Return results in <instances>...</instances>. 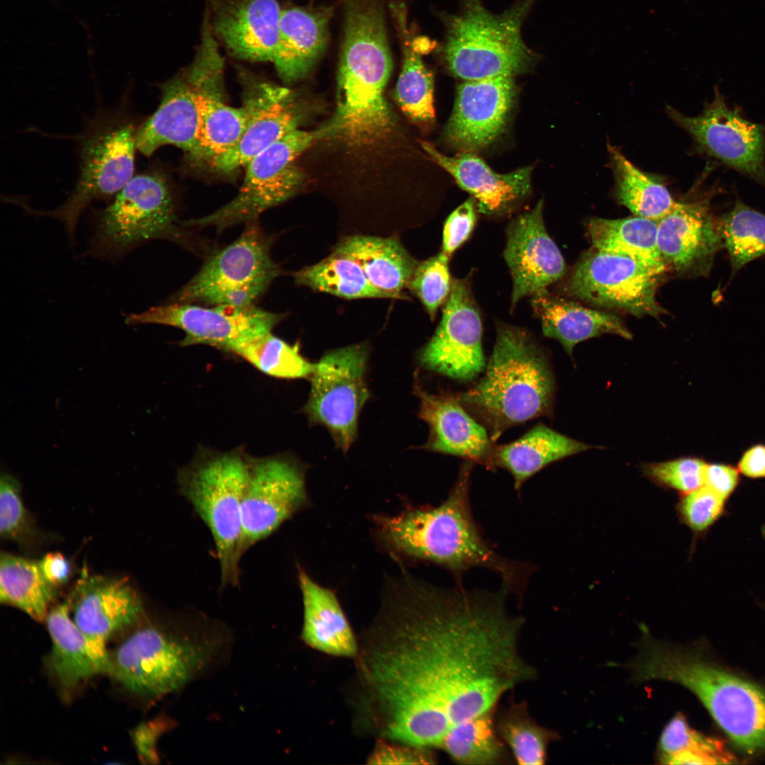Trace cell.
I'll return each mask as SVG.
<instances>
[{
    "instance_id": "6da1fadb",
    "label": "cell",
    "mask_w": 765,
    "mask_h": 765,
    "mask_svg": "<svg viewBox=\"0 0 765 765\" xmlns=\"http://www.w3.org/2000/svg\"><path fill=\"white\" fill-rule=\"evenodd\" d=\"M399 584L358 647L360 674L383 737L446 752L537 678L520 649L524 619L510 612L504 586Z\"/></svg>"
},
{
    "instance_id": "7a4b0ae2",
    "label": "cell",
    "mask_w": 765,
    "mask_h": 765,
    "mask_svg": "<svg viewBox=\"0 0 765 765\" xmlns=\"http://www.w3.org/2000/svg\"><path fill=\"white\" fill-rule=\"evenodd\" d=\"M472 465V461L465 462L447 498L439 505L377 517L378 538L392 552L438 565L458 579L472 568L492 571L521 599L533 567L500 555L483 537L471 509Z\"/></svg>"
},
{
    "instance_id": "3957f363",
    "label": "cell",
    "mask_w": 765,
    "mask_h": 765,
    "mask_svg": "<svg viewBox=\"0 0 765 765\" xmlns=\"http://www.w3.org/2000/svg\"><path fill=\"white\" fill-rule=\"evenodd\" d=\"M227 627L198 613L134 630L111 656L113 676L131 693L150 701L176 693L227 657Z\"/></svg>"
},
{
    "instance_id": "277c9868",
    "label": "cell",
    "mask_w": 765,
    "mask_h": 765,
    "mask_svg": "<svg viewBox=\"0 0 765 765\" xmlns=\"http://www.w3.org/2000/svg\"><path fill=\"white\" fill-rule=\"evenodd\" d=\"M633 679L674 682L692 692L742 752L765 750V689L722 669L696 650L657 640L646 630L629 664Z\"/></svg>"
},
{
    "instance_id": "5b68a950",
    "label": "cell",
    "mask_w": 765,
    "mask_h": 765,
    "mask_svg": "<svg viewBox=\"0 0 765 765\" xmlns=\"http://www.w3.org/2000/svg\"><path fill=\"white\" fill-rule=\"evenodd\" d=\"M497 337L483 378L457 399L489 426L491 439L549 412L555 391L548 358L526 330L497 323Z\"/></svg>"
},
{
    "instance_id": "8992f818",
    "label": "cell",
    "mask_w": 765,
    "mask_h": 765,
    "mask_svg": "<svg viewBox=\"0 0 765 765\" xmlns=\"http://www.w3.org/2000/svg\"><path fill=\"white\" fill-rule=\"evenodd\" d=\"M531 4L517 3L500 14L479 0H464L461 11L447 21L443 55L450 71L465 81L523 72L534 56L521 37Z\"/></svg>"
},
{
    "instance_id": "52a82bcc",
    "label": "cell",
    "mask_w": 765,
    "mask_h": 765,
    "mask_svg": "<svg viewBox=\"0 0 765 765\" xmlns=\"http://www.w3.org/2000/svg\"><path fill=\"white\" fill-rule=\"evenodd\" d=\"M249 477V460L231 452L200 459L178 477L180 493L212 535L222 589L239 584L242 506Z\"/></svg>"
},
{
    "instance_id": "ba28073f",
    "label": "cell",
    "mask_w": 765,
    "mask_h": 765,
    "mask_svg": "<svg viewBox=\"0 0 765 765\" xmlns=\"http://www.w3.org/2000/svg\"><path fill=\"white\" fill-rule=\"evenodd\" d=\"M176 216L169 186L160 174L134 175L96 216L87 253L115 261L146 242L176 239Z\"/></svg>"
},
{
    "instance_id": "9c48e42d",
    "label": "cell",
    "mask_w": 765,
    "mask_h": 765,
    "mask_svg": "<svg viewBox=\"0 0 765 765\" xmlns=\"http://www.w3.org/2000/svg\"><path fill=\"white\" fill-rule=\"evenodd\" d=\"M337 135L330 120L317 130H295L276 142L246 164V173L237 195L211 214L185 222L186 226H212L219 230L254 221L266 210L293 196L300 187L303 174L295 159L317 142Z\"/></svg>"
},
{
    "instance_id": "30bf717a",
    "label": "cell",
    "mask_w": 765,
    "mask_h": 765,
    "mask_svg": "<svg viewBox=\"0 0 765 765\" xmlns=\"http://www.w3.org/2000/svg\"><path fill=\"white\" fill-rule=\"evenodd\" d=\"M270 244L261 229L251 225L234 242L211 256L175 299L212 305H253L280 273L271 256Z\"/></svg>"
},
{
    "instance_id": "8fae6325",
    "label": "cell",
    "mask_w": 765,
    "mask_h": 765,
    "mask_svg": "<svg viewBox=\"0 0 765 765\" xmlns=\"http://www.w3.org/2000/svg\"><path fill=\"white\" fill-rule=\"evenodd\" d=\"M136 131L126 120L95 130L83 143L80 174L73 191L56 209L38 213L60 220L69 239H74L84 210L94 200L114 197L134 176Z\"/></svg>"
},
{
    "instance_id": "7c38bea8",
    "label": "cell",
    "mask_w": 765,
    "mask_h": 765,
    "mask_svg": "<svg viewBox=\"0 0 765 765\" xmlns=\"http://www.w3.org/2000/svg\"><path fill=\"white\" fill-rule=\"evenodd\" d=\"M367 357L363 344L341 348L325 354L310 375L305 412L329 431L344 452L356 436L358 415L369 397L365 380Z\"/></svg>"
},
{
    "instance_id": "4fadbf2b",
    "label": "cell",
    "mask_w": 765,
    "mask_h": 765,
    "mask_svg": "<svg viewBox=\"0 0 765 765\" xmlns=\"http://www.w3.org/2000/svg\"><path fill=\"white\" fill-rule=\"evenodd\" d=\"M659 276L628 256L593 248L578 261L565 290L594 306L659 317L667 313L656 299Z\"/></svg>"
},
{
    "instance_id": "5bb4252c",
    "label": "cell",
    "mask_w": 765,
    "mask_h": 765,
    "mask_svg": "<svg viewBox=\"0 0 765 765\" xmlns=\"http://www.w3.org/2000/svg\"><path fill=\"white\" fill-rule=\"evenodd\" d=\"M669 117L693 139L696 150L756 182L765 188V125L744 118L731 108L715 88L711 101L697 116L670 106Z\"/></svg>"
},
{
    "instance_id": "9a60e30c",
    "label": "cell",
    "mask_w": 765,
    "mask_h": 765,
    "mask_svg": "<svg viewBox=\"0 0 765 765\" xmlns=\"http://www.w3.org/2000/svg\"><path fill=\"white\" fill-rule=\"evenodd\" d=\"M283 314L254 305H215L203 307L175 302L132 314L129 324H159L177 327L185 334L181 344H206L231 351L238 345L271 332Z\"/></svg>"
},
{
    "instance_id": "2e32d148",
    "label": "cell",
    "mask_w": 765,
    "mask_h": 765,
    "mask_svg": "<svg viewBox=\"0 0 765 765\" xmlns=\"http://www.w3.org/2000/svg\"><path fill=\"white\" fill-rule=\"evenodd\" d=\"M307 502L304 475L279 457L249 460V477L242 506V557L274 533Z\"/></svg>"
},
{
    "instance_id": "e0dca14e",
    "label": "cell",
    "mask_w": 765,
    "mask_h": 765,
    "mask_svg": "<svg viewBox=\"0 0 765 765\" xmlns=\"http://www.w3.org/2000/svg\"><path fill=\"white\" fill-rule=\"evenodd\" d=\"M185 69L195 89L204 159L211 163L239 142L246 125L247 113L243 105L234 108L227 103L224 60L208 15L194 58Z\"/></svg>"
},
{
    "instance_id": "ac0fdd59",
    "label": "cell",
    "mask_w": 765,
    "mask_h": 765,
    "mask_svg": "<svg viewBox=\"0 0 765 765\" xmlns=\"http://www.w3.org/2000/svg\"><path fill=\"white\" fill-rule=\"evenodd\" d=\"M482 324L467 280L455 279L446 301L441 322L420 353L422 366L458 380L468 381L485 366Z\"/></svg>"
},
{
    "instance_id": "d6986e66",
    "label": "cell",
    "mask_w": 765,
    "mask_h": 765,
    "mask_svg": "<svg viewBox=\"0 0 765 765\" xmlns=\"http://www.w3.org/2000/svg\"><path fill=\"white\" fill-rule=\"evenodd\" d=\"M241 74L246 84L243 106L247 113L246 125L237 144L210 163L223 173L245 166L261 152L298 129L305 113L290 89L245 72Z\"/></svg>"
},
{
    "instance_id": "ffe728a7",
    "label": "cell",
    "mask_w": 765,
    "mask_h": 765,
    "mask_svg": "<svg viewBox=\"0 0 765 765\" xmlns=\"http://www.w3.org/2000/svg\"><path fill=\"white\" fill-rule=\"evenodd\" d=\"M708 193L683 202L657 222V244L667 270L706 276L723 248Z\"/></svg>"
},
{
    "instance_id": "44dd1931",
    "label": "cell",
    "mask_w": 765,
    "mask_h": 765,
    "mask_svg": "<svg viewBox=\"0 0 765 765\" xmlns=\"http://www.w3.org/2000/svg\"><path fill=\"white\" fill-rule=\"evenodd\" d=\"M543 200L513 220L506 230L504 259L513 280L511 307L527 295L559 280L566 267L558 247L548 235Z\"/></svg>"
},
{
    "instance_id": "7402d4cb",
    "label": "cell",
    "mask_w": 765,
    "mask_h": 765,
    "mask_svg": "<svg viewBox=\"0 0 765 765\" xmlns=\"http://www.w3.org/2000/svg\"><path fill=\"white\" fill-rule=\"evenodd\" d=\"M515 94L511 76L460 84L445 131L448 142L463 152H471L492 143L504 129Z\"/></svg>"
},
{
    "instance_id": "603a6c76",
    "label": "cell",
    "mask_w": 765,
    "mask_h": 765,
    "mask_svg": "<svg viewBox=\"0 0 765 765\" xmlns=\"http://www.w3.org/2000/svg\"><path fill=\"white\" fill-rule=\"evenodd\" d=\"M162 90L159 107L136 131L137 149L149 157L170 144L194 160L205 161L195 89L186 69L164 83Z\"/></svg>"
},
{
    "instance_id": "cb8c5ba5",
    "label": "cell",
    "mask_w": 765,
    "mask_h": 765,
    "mask_svg": "<svg viewBox=\"0 0 765 765\" xmlns=\"http://www.w3.org/2000/svg\"><path fill=\"white\" fill-rule=\"evenodd\" d=\"M212 29L234 57L273 62L279 35L278 0H216Z\"/></svg>"
},
{
    "instance_id": "d4e9b609",
    "label": "cell",
    "mask_w": 765,
    "mask_h": 765,
    "mask_svg": "<svg viewBox=\"0 0 765 765\" xmlns=\"http://www.w3.org/2000/svg\"><path fill=\"white\" fill-rule=\"evenodd\" d=\"M69 599L76 625L104 645L115 633L138 622L144 613L141 598L121 578L98 575L85 578Z\"/></svg>"
},
{
    "instance_id": "484cf974",
    "label": "cell",
    "mask_w": 765,
    "mask_h": 765,
    "mask_svg": "<svg viewBox=\"0 0 765 765\" xmlns=\"http://www.w3.org/2000/svg\"><path fill=\"white\" fill-rule=\"evenodd\" d=\"M421 145L461 188L472 195L478 210L484 215L499 216L511 212L531 191L532 166L498 174L471 152L449 157L427 142H422Z\"/></svg>"
},
{
    "instance_id": "4316f807",
    "label": "cell",
    "mask_w": 765,
    "mask_h": 765,
    "mask_svg": "<svg viewBox=\"0 0 765 765\" xmlns=\"http://www.w3.org/2000/svg\"><path fill=\"white\" fill-rule=\"evenodd\" d=\"M69 599L50 609L46 618L52 648L47 667L64 692L98 674H111V655L86 635L69 615Z\"/></svg>"
},
{
    "instance_id": "83f0119b",
    "label": "cell",
    "mask_w": 765,
    "mask_h": 765,
    "mask_svg": "<svg viewBox=\"0 0 765 765\" xmlns=\"http://www.w3.org/2000/svg\"><path fill=\"white\" fill-rule=\"evenodd\" d=\"M416 392L420 400L419 417L429 426L426 449L493 468L494 448L485 429L465 411L457 397L434 395L420 387Z\"/></svg>"
},
{
    "instance_id": "f1b7e54d",
    "label": "cell",
    "mask_w": 765,
    "mask_h": 765,
    "mask_svg": "<svg viewBox=\"0 0 765 765\" xmlns=\"http://www.w3.org/2000/svg\"><path fill=\"white\" fill-rule=\"evenodd\" d=\"M332 15V6H289L281 8L273 63L284 81H297L314 67L327 47Z\"/></svg>"
},
{
    "instance_id": "f546056e",
    "label": "cell",
    "mask_w": 765,
    "mask_h": 765,
    "mask_svg": "<svg viewBox=\"0 0 765 765\" xmlns=\"http://www.w3.org/2000/svg\"><path fill=\"white\" fill-rule=\"evenodd\" d=\"M531 296V306L540 321L543 335L558 341L570 355L577 344L603 334L632 338L622 320L613 314L555 296L547 288Z\"/></svg>"
},
{
    "instance_id": "4dcf8cb0",
    "label": "cell",
    "mask_w": 765,
    "mask_h": 765,
    "mask_svg": "<svg viewBox=\"0 0 765 765\" xmlns=\"http://www.w3.org/2000/svg\"><path fill=\"white\" fill-rule=\"evenodd\" d=\"M298 581L303 603L302 640L327 654L356 657V637L334 591L315 582L302 569Z\"/></svg>"
},
{
    "instance_id": "1f68e13d",
    "label": "cell",
    "mask_w": 765,
    "mask_h": 765,
    "mask_svg": "<svg viewBox=\"0 0 765 765\" xmlns=\"http://www.w3.org/2000/svg\"><path fill=\"white\" fill-rule=\"evenodd\" d=\"M334 252L356 261L370 283L389 298H402L418 262L392 237L353 235L344 239Z\"/></svg>"
},
{
    "instance_id": "d6a6232c",
    "label": "cell",
    "mask_w": 765,
    "mask_h": 765,
    "mask_svg": "<svg viewBox=\"0 0 765 765\" xmlns=\"http://www.w3.org/2000/svg\"><path fill=\"white\" fill-rule=\"evenodd\" d=\"M590 448L586 443L539 424L518 440L493 449L492 463L512 475L514 487L550 463Z\"/></svg>"
},
{
    "instance_id": "836d02e7",
    "label": "cell",
    "mask_w": 765,
    "mask_h": 765,
    "mask_svg": "<svg viewBox=\"0 0 765 765\" xmlns=\"http://www.w3.org/2000/svg\"><path fill=\"white\" fill-rule=\"evenodd\" d=\"M586 227L593 248L628 256L659 276L667 271L657 244V221L635 215L592 217Z\"/></svg>"
},
{
    "instance_id": "e575fe53",
    "label": "cell",
    "mask_w": 765,
    "mask_h": 765,
    "mask_svg": "<svg viewBox=\"0 0 765 765\" xmlns=\"http://www.w3.org/2000/svg\"><path fill=\"white\" fill-rule=\"evenodd\" d=\"M610 164L615 178V195L634 215L658 222L676 205L669 191L656 176L643 172L608 143Z\"/></svg>"
},
{
    "instance_id": "d590c367",
    "label": "cell",
    "mask_w": 765,
    "mask_h": 765,
    "mask_svg": "<svg viewBox=\"0 0 765 765\" xmlns=\"http://www.w3.org/2000/svg\"><path fill=\"white\" fill-rule=\"evenodd\" d=\"M56 587L44 577L39 562L2 552L0 557V601L42 621L56 596Z\"/></svg>"
},
{
    "instance_id": "8d00e7d4",
    "label": "cell",
    "mask_w": 765,
    "mask_h": 765,
    "mask_svg": "<svg viewBox=\"0 0 765 765\" xmlns=\"http://www.w3.org/2000/svg\"><path fill=\"white\" fill-rule=\"evenodd\" d=\"M497 732L521 765H542L550 744L559 738L555 730L540 725L531 715L526 700H512L495 715Z\"/></svg>"
},
{
    "instance_id": "74e56055",
    "label": "cell",
    "mask_w": 765,
    "mask_h": 765,
    "mask_svg": "<svg viewBox=\"0 0 765 765\" xmlns=\"http://www.w3.org/2000/svg\"><path fill=\"white\" fill-rule=\"evenodd\" d=\"M296 283L340 298H389L374 287L360 265L351 258L336 252L293 275Z\"/></svg>"
},
{
    "instance_id": "f35d334b",
    "label": "cell",
    "mask_w": 765,
    "mask_h": 765,
    "mask_svg": "<svg viewBox=\"0 0 765 765\" xmlns=\"http://www.w3.org/2000/svg\"><path fill=\"white\" fill-rule=\"evenodd\" d=\"M657 759L664 764H730L733 760L720 741L693 730L681 713L663 728Z\"/></svg>"
},
{
    "instance_id": "ab89813d",
    "label": "cell",
    "mask_w": 765,
    "mask_h": 765,
    "mask_svg": "<svg viewBox=\"0 0 765 765\" xmlns=\"http://www.w3.org/2000/svg\"><path fill=\"white\" fill-rule=\"evenodd\" d=\"M733 277L747 264L765 255V214L737 198L731 210L718 218Z\"/></svg>"
},
{
    "instance_id": "60d3db41",
    "label": "cell",
    "mask_w": 765,
    "mask_h": 765,
    "mask_svg": "<svg viewBox=\"0 0 765 765\" xmlns=\"http://www.w3.org/2000/svg\"><path fill=\"white\" fill-rule=\"evenodd\" d=\"M403 64L395 91L403 112L414 121L429 123L435 118L434 78L425 67L421 54L424 50L404 38Z\"/></svg>"
},
{
    "instance_id": "b9f144b4",
    "label": "cell",
    "mask_w": 765,
    "mask_h": 765,
    "mask_svg": "<svg viewBox=\"0 0 765 765\" xmlns=\"http://www.w3.org/2000/svg\"><path fill=\"white\" fill-rule=\"evenodd\" d=\"M231 352L239 356L262 373L279 378L310 377L315 363L303 357L298 346L267 333L242 343Z\"/></svg>"
},
{
    "instance_id": "7bdbcfd3",
    "label": "cell",
    "mask_w": 765,
    "mask_h": 765,
    "mask_svg": "<svg viewBox=\"0 0 765 765\" xmlns=\"http://www.w3.org/2000/svg\"><path fill=\"white\" fill-rule=\"evenodd\" d=\"M451 284L448 256L441 251L418 264L408 287L434 318L448 296Z\"/></svg>"
},
{
    "instance_id": "ee69618b",
    "label": "cell",
    "mask_w": 765,
    "mask_h": 765,
    "mask_svg": "<svg viewBox=\"0 0 765 765\" xmlns=\"http://www.w3.org/2000/svg\"><path fill=\"white\" fill-rule=\"evenodd\" d=\"M706 465L700 458L686 457L647 464L643 471L657 484L686 494L704 485Z\"/></svg>"
},
{
    "instance_id": "f6af8a7d",
    "label": "cell",
    "mask_w": 765,
    "mask_h": 765,
    "mask_svg": "<svg viewBox=\"0 0 765 765\" xmlns=\"http://www.w3.org/2000/svg\"><path fill=\"white\" fill-rule=\"evenodd\" d=\"M31 529L19 482L12 475L3 474L0 481L1 537L20 541L30 535Z\"/></svg>"
},
{
    "instance_id": "bcb514c9",
    "label": "cell",
    "mask_w": 765,
    "mask_h": 765,
    "mask_svg": "<svg viewBox=\"0 0 765 765\" xmlns=\"http://www.w3.org/2000/svg\"><path fill=\"white\" fill-rule=\"evenodd\" d=\"M725 499L703 485L683 494L678 503L681 519L695 532L709 528L722 514Z\"/></svg>"
},
{
    "instance_id": "7dc6e473",
    "label": "cell",
    "mask_w": 765,
    "mask_h": 765,
    "mask_svg": "<svg viewBox=\"0 0 765 765\" xmlns=\"http://www.w3.org/2000/svg\"><path fill=\"white\" fill-rule=\"evenodd\" d=\"M437 758L433 749L380 740L370 754L368 764H434Z\"/></svg>"
},
{
    "instance_id": "c3c4849f",
    "label": "cell",
    "mask_w": 765,
    "mask_h": 765,
    "mask_svg": "<svg viewBox=\"0 0 765 765\" xmlns=\"http://www.w3.org/2000/svg\"><path fill=\"white\" fill-rule=\"evenodd\" d=\"M475 200L468 199L447 217L443 230L442 252L448 257L460 246L472 233L475 222Z\"/></svg>"
},
{
    "instance_id": "681fc988",
    "label": "cell",
    "mask_w": 765,
    "mask_h": 765,
    "mask_svg": "<svg viewBox=\"0 0 765 765\" xmlns=\"http://www.w3.org/2000/svg\"><path fill=\"white\" fill-rule=\"evenodd\" d=\"M170 720L159 718L142 722L133 732L137 752L142 760L148 763L158 761L157 742L159 737L171 726Z\"/></svg>"
},
{
    "instance_id": "f907efd6",
    "label": "cell",
    "mask_w": 765,
    "mask_h": 765,
    "mask_svg": "<svg viewBox=\"0 0 765 765\" xmlns=\"http://www.w3.org/2000/svg\"><path fill=\"white\" fill-rule=\"evenodd\" d=\"M739 482L738 470L732 465L722 463L707 464L704 485L726 499Z\"/></svg>"
},
{
    "instance_id": "816d5d0a",
    "label": "cell",
    "mask_w": 765,
    "mask_h": 765,
    "mask_svg": "<svg viewBox=\"0 0 765 765\" xmlns=\"http://www.w3.org/2000/svg\"><path fill=\"white\" fill-rule=\"evenodd\" d=\"M38 562L44 577L55 587L62 586L68 581L70 565L60 552L47 553Z\"/></svg>"
},
{
    "instance_id": "f5cc1de1",
    "label": "cell",
    "mask_w": 765,
    "mask_h": 765,
    "mask_svg": "<svg viewBox=\"0 0 765 765\" xmlns=\"http://www.w3.org/2000/svg\"><path fill=\"white\" fill-rule=\"evenodd\" d=\"M738 469L750 478L765 477V445L756 444L748 448L741 457Z\"/></svg>"
}]
</instances>
